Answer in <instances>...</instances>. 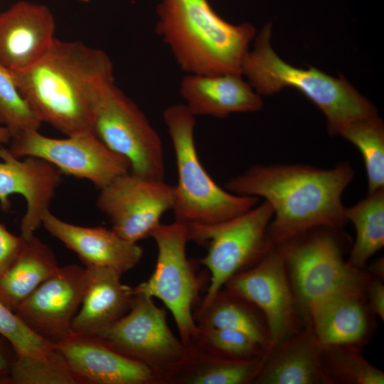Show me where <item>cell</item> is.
<instances>
[{"mask_svg": "<svg viewBox=\"0 0 384 384\" xmlns=\"http://www.w3.org/2000/svg\"><path fill=\"white\" fill-rule=\"evenodd\" d=\"M354 169L347 162L331 169L306 164H255L229 179L228 191L263 198L274 215L268 226L273 245L282 244L319 228L335 230L346 223L342 195Z\"/></svg>", "mask_w": 384, "mask_h": 384, "instance_id": "cell-1", "label": "cell"}, {"mask_svg": "<svg viewBox=\"0 0 384 384\" xmlns=\"http://www.w3.org/2000/svg\"><path fill=\"white\" fill-rule=\"evenodd\" d=\"M11 73L39 120L66 136L93 132L97 104L114 83L113 64L103 50L56 38L38 61Z\"/></svg>", "mask_w": 384, "mask_h": 384, "instance_id": "cell-2", "label": "cell"}, {"mask_svg": "<svg viewBox=\"0 0 384 384\" xmlns=\"http://www.w3.org/2000/svg\"><path fill=\"white\" fill-rule=\"evenodd\" d=\"M156 16V31L183 71L242 74L243 58L256 34L253 25L228 22L208 0H161Z\"/></svg>", "mask_w": 384, "mask_h": 384, "instance_id": "cell-3", "label": "cell"}, {"mask_svg": "<svg viewBox=\"0 0 384 384\" xmlns=\"http://www.w3.org/2000/svg\"><path fill=\"white\" fill-rule=\"evenodd\" d=\"M272 24L257 34L254 47L245 54L242 75L260 96L271 95L286 87L300 91L325 115L331 134L345 124L378 114L375 107L343 77L334 78L310 67L295 68L280 58L270 44Z\"/></svg>", "mask_w": 384, "mask_h": 384, "instance_id": "cell-4", "label": "cell"}, {"mask_svg": "<svg viewBox=\"0 0 384 384\" xmlns=\"http://www.w3.org/2000/svg\"><path fill=\"white\" fill-rule=\"evenodd\" d=\"M196 118L184 104L170 105L163 112L178 176L177 183L173 186L171 210L176 221L210 225L249 210L258 204L260 198L233 193L218 186L208 174L196 148Z\"/></svg>", "mask_w": 384, "mask_h": 384, "instance_id": "cell-5", "label": "cell"}, {"mask_svg": "<svg viewBox=\"0 0 384 384\" xmlns=\"http://www.w3.org/2000/svg\"><path fill=\"white\" fill-rule=\"evenodd\" d=\"M273 215L272 206L265 201L225 221L187 225L189 241L207 249L200 263L210 273L206 293L196 309L206 307L231 277L254 265L269 251L273 244L267 230Z\"/></svg>", "mask_w": 384, "mask_h": 384, "instance_id": "cell-6", "label": "cell"}, {"mask_svg": "<svg viewBox=\"0 0 384 384\" xmlns=\"http://www.w3.org/2000/svg\"><path fill=\"white\" fill-rule=\"evenodd\" d=\"M150 237L157 247L155 268L148 280L136 288L164 303L174 317L180 339L186 346H191L198 334L193 312L201 302L203 279L187 256V225L176 220L160 223Z\"/></svg>", "mask_w": 384, "mask_h": 384, "instance_id": "cell-7", "label": "cell"}, {"mask_svg": "<svg viewBox=\"0 0 384 384\" xmlns=\"http://www.w3.org/2000/svg\"><path fill=\"white\" fill-rule=\"evenodd\" d=\"M331 230H311L281 246L301 313L307 322L311 311L338 290L369 274L350 267Z\"/></svg>", "mask_w": 384, "mask_h": 384, "instance_id": "cell-8", "label": "cell"}, {"mask_svg": "<svg viewBox=\"0 0 384 384\" xmlns=\"http://www.w3.org/2000/svg\"><path fill=\"white\" fill-rule=\"evenodd\" d=\"M92 132L110 149L129 161L131 172L164 180L159 134L138 105L114 82L104 91L97 104Z\"/></svg>", "mask_w": 384, "mask_h": 384, "instance_id": "cell-9", "label": "cell"}, {"mask_svg": "<svg viewBox=\"0 0 384 384\" xmlns=\"http://www.w3.org/2000/svg\"><path fill=\"white\" fill-rule=\"evenodd\" d=\"M100 336L119 352L148 366L161 384H166L188 351L170 329L166 309L136 287L128 312Z\"/></svg>", "mask_w": 384, "mask_h": 384, "instance_id": "cell-10", "label": "cell"}, {"mask_svg": "<svg viewBox=\"0 0 384 384\" xmlns=\"http://www.w3.org/2000/svg\"><path fill=\"white\" fill-rule=\"evenodd\" d=\"M16 157L40 158L63 174L90 181L99 190L130 171L129 161L110 149L93 132L51 138L38 130L21 132L11 140Z\"/></svg>", "mask_w": 384, "mask_h": 384, "instance_id": "cell-11", "label": "cell"}, {"mask_svg": "<svg viewBox=\"0 0 384 384\" xmlns=\"http://www.w3.org/2000/svg\"><path fill=\"white\" fill-rule=\"evenodd\" d=\"M225 287L263 314L272 345L300 331L303 317L279 245H273L254 265L231 277Z\"/></svg>", "mask_w": 384, "mask_h": 384, "instance_id": "cell-12", "label": "cell"}, {"mask_svg": "<svg viewBox=\"0 0 384 384\" xmlns=\"http://www.w3.org/2000/svg\"><path fill=\"white\" fill-rule=\"evenodd\" d=\"M172 204L173 186L130 171L100 189L97 199V206L112 229L134 243L150 237Z\"/></svg>", "mask_w": 384, "mask_h": 384, "instance_id": "cell-13", "label": "cell"}, {"mask_svg": "<svg viewBox=\"0 0 384 384\" xmlns=\"http://www.w3.org/2000/svg\"><path fill=\"white\" fill-rule=\"evenodd\" d=\"M87 282L86 267H59L14 312L33 332L55 344L70 333Z\"/></svg>", "mask_w": 384, "mask_h": 384, "instance_id": "cell-14", "label": "cell"}, {"mask_svg": "<svg viewBox=\"0 0 384 384\" xmlns=\"http://www.w3.org/2000/svg\"><path fill=\"white\" fill-rule=\"evenodd\" d=\"M54 347L78 384H161L148 366L119 352L100 336L70 331Z\"/></svg>", "mask_w": 384, "mask_h": 384, "instance_id": "cell-15", "label": "cell"}, {"mask_svg": "<svg viewBox=\"0 0 384 384\" xmlns=\"http://www.w3.org/2000/svg\"><path fill=\"white\" fill-rule=\"evenodd\" d=\"M62 173L40 158L21 160L0 145V205L3 211L11 208L9 196L21 195L26 210L20 225L21 236L27 239L41 226V218L61 181Z\"/></svg>", "mask_w": 384, "mask_h": 384, "instance_id": "cell-16", "label": "cell"}, {"mask_svg": "<svg viewBox=\"0 0 384 384\" xmlns=\"http://www.w3.org/2000/svg\"><path fill=\"white\" fill-rule=\"evenodd\" d=\"M370 276L338 290L311 311L307 322L323 346L362 348L370 341L375 330L365 293Z\"/></svg>", "mask_w": 384, "mask_h": 384, "instance_id": "cell-17", "label": "cell"}, {"mask_svg": "<svg viewBox=\"0 0 384 384\" xmlns=\"http://www.w3.org/2000/svg\"><path fill=\"white\" fill-rule=\"evenodd\" d=\"M55 21L43 4L18 1L0 14V65L25 70L38 61L53 41Z\"/></svg>", "mask_w": 384, "mask_h": 384, "instance_id": "cell-18", "label": "cell"}, {"mask_svg": "<svg viewBox=\"0 0 384 384\" xmlns=\"http://www.w3.org/2000/svg\"><path fill=\"white\" fill-rule=\"evenodd\" d=\"M41 225L78 255L85 267H108L122 274L133 269L143 256L141 246L125 240L112 229L69 223L50 210L43 215Z\"/></svg>", "mask_w": 384, "mask_h": 384, "instance_id": "cell-19", "label": "cell"}, {"mask_svg": "<svg viewBox=\"0 0 384 384\" xmlns=\"http://www.w3.org/2000/svg\"><path fill=\"white\" fill-rule=\"evenodd\" d=\"M179 90L196 117L225 118L233 113L257 112L263 106L261 96L239 73L188 74Z\"/></svg>", "mask_w": 384, "mask_h": 384, "instance_id": "cell-20", "label": "cell"}, {"mask_svg": "<svg viewBox=\"0 0 384 384\" xmlns=\"http://www.w3.org/2000/svg\"><path fill=\"white\" fill-rule=\"evenodd\" d=\"M323 345L307 322L267 351L253 384H330L321 363Z\"/></svg>", "mask_w": 384, "mask_h": 384, "instance_id": "cell-21", "label": "cell"}, {"mask_svg": "<svg viewBox=\"0 0 384 384\" xmlns=\"http://www.w3.org/2000/svg\"><path fill=\"white\" fill-rule=\"evenodd\" d=\"M85 267L87 285L73 319L71 331L100 336L128 312L134 297V287L123 284L122 274L113 269Z\"/></svg>", "mask_w": 384, "mask_h": 384, "instance_id": "cell-22", "label": "cell"}, {"mask_svg": "<svg viewBox=\"0 0 384 384\" xmlns=\"http://www.w3.org/2000/svg\"><path fill=\"white\" fill-rule=\"evenodd\" d=\"M166 384H253L265 356L236 359L192 345Z\"/></svg>", "mask_w": 384, "mask_h": 384, "instance_id": "cell-23", "label": "cell"}, {"mask_svg": "<svg viewBox=\"0 0 384 384\" xmlns=\"http://www.w3.org/2000/svg\"><path fill=\"white\" fill-rule=\"evenodd\" d=\"M58 267L55 255L47 244L35 235L23 239L17 257L0 277V302L14 311Z\"/></svg>", "mask_w": 384, "mask_h": 384, "instance_id": "cell-24", "label": "cell"}, {"mask_svg": "<svg viewBox=\"0 0 384 384\" xmlns=\"http://www.w3.org/2000/svg\"><path fill=\"white\" fill-rule=\"evenodd\" d=\"M194 320L199 328H220L241 332L267 353L272 346L266 320L251 302L228 290L221 289L205 308L196 309Z\"/></svg>", "mask_w": 384, "mask_h": 384, "instance_id": "cell-25", "label": "cell"}, {"mask_svg": "<svg viewBox=\"0 0 384 384\" xmlns=\"http://www.w3.org/2000/svg\"><path fill=\"white\" fill-rule=\"evenodd\" d=\"M344 216L356 230L346 262L353 269L364 270L368 260L384 245V188L368 193L363 200L345 208Z\"/></svg>", "mask_w": 384, "mask_h": 384, "instance_id": "cell-26", "label": "cell"}, {"mask_svg": "<svg viewBox=\"0 0 384 384\" xmlns=\"http://www.w3.org/2000/svg\"><path fill=\"white\" fill-rule=\"evenodd\" d=\"M360 151L368 193L384 188V124L378 114L353 120L337 132Z\"/></svg>", "mask_w": 384, "mask_h": 384, "instance_id": "cell-27", "label": "cell"}, {"mask_svg": "<svg viewBox=\"0 0 384 384\" xmlns=\"http://www.w3.org/2000/svg\"><path fill=\"white\" fill-rule=\"evenodd\" d=\"M321 363L330 384L384 383V373L363 357L360 348L323 346Z\"/></svg>", "mask_w": 384, "mask_h": 384, "instance_id": "cell-28", "label": "cell"}, {"mask_svg": "<svg viewBox=\"0 0 384 384\" xmlns=\"http://www.w3.org/2000/svg\"><path fill=\"white\" fill-rule=\"evenodd\" d=\"M11 384H78L62 355L55 348L44 358L18 356Z\"/></svg>", "mask_w": 384, "mask_h": 384, "instance_id": "cell-29", "label": "cell"}, {"mask_svg": "<svg viewBox=\"0 0 384 384\" xmlns=\"http://www.w3.org/2000/svg\"><path fill=\"white\" fill-rule=\"evenodd\" d=\"M0 122L12 137L38 130L42 122L21 94L11 70L0 65Z\"/></svg>", "mask_w": 384, "mask_h": 384, "instance_id": "cell-30", "label": "cell"}, {"mask_svg": "<svg viewBox=\"0 0 384 384\" xmlns=\"http://www.w3.org/2000/svg\"><path fill=\"white\" fill-rule=\"evenodd\" d=\"M193 345L236 359H252L266 354V351L250 337L228 329L198 327V334Z\"/></svg>", "mask_w": 384, "mask_h": 384, "instance_id": "cell-31", "label": "cell"}, {"mask_svg": "<svg viewBox=\"0 0 384 384\" xmlns=\"http://www.w3.org/2000/svg\"><path fill=\"white\" fill-rule=\"evenodd\" d=\"M0 334L11 343L17 357L44 358L54 349V344L33 332L1 302Z\"/></svg>", "mask_w": 384, "mask_h": 384, "instance_id": "cell-32", "label": "cell"}, {"mask_svg": "<svg viewBox=\"0 0 384 384\" xmlns=\"http://www.w3.org/2000/svg\"><path fill=\"white\" fill-rule=\"evenodd\" d=\"M23 242L21 235H14L0 223V277L14 262Z\"/></svg>", "mask_w": 384, "mask_h": 384, "instance_id": "cell-33", "label": "cell"}, {"mask_svg": "<svg viewBox=\"0 0 384 384\" xmlns=\"http://www.w3.org/2000/svg\"><path fill=\"white\" fill-rule=\"evenodd\" d=\"M383 280L370 276L365 287L368 306L374 316L384 320Z\"/></svg>", "mask_w": 384, "mask_h": 384, "instance_id": "cell-34", "label": "cell"}, {"mask_svg": "<svg viewBox=\"0 0 384 384\" xmlns=\"http://www.w3.org/2000/svg\"><path fill=\"white\" fill-rule=\"evenodd\" d=\"M16 358L11 343L0 334V384H11V370Z\"/></svg>", "mask_w": 384, "mask_h": 384, "instance_id": "cell-35", "label": "cell"}, {"mask_svg": "<svg viewBox=\"0 0 384 384\" xmlns=\"http://www.w3.org/2000/svg\"><path fill=\"white\" fill-rule=\"evenodd\" d=\"M368 273L375 277L383 280L384 260L383 257H379L371 262L368 268Z\"/></svg>", "mask_w": 384, "mask_h": 384, "instance_id": "cell-36", "label": "cell"}, {"mask_svg": "<svg viewBox=\"0 0 384 384\" xmlns=\"http://www.w3.org/2000/svg\"><path fill=\"white\" fill-rule=\"evenodd\" d=\"M12 138L11 133L4 126L0 124V145L11 142Z\"/></svg>", "mask_w": 384, "mask_h": 384, "instance_id": "cell-37", "label": "cell"}, {"mask_svg": "<svg viewBox=\"0 0 384 384\" xmlns=\"http://www.w3.org/2000/svg\"><path fill=\"white\" fill-rule=\"evenodd\" d=\"M78 1H80V2H82V3H87V2H89L90 0H78Z\"/></svg>", "mask_w": 384, "mask_h": 384, "instance_id": "cell-38", "label": "cell"}, {"mask_svg": "<svg viewBox=\"0 0 384 384\" xmlns=\"http://www.w3.org/2000/svg\"><path fill=\"white\" fill-rule=\"evenodd\" d=\"M0 124H1V122H0Z\"/></svg>", "mask_w": 384, "mask_h": 384, "instance_id": "cell-39", "label": "cell"}]
</instances>
